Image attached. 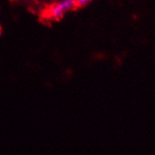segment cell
<instances>
[{
  "instance_id": "6da1fadb",
  "label": "cell",
  "mask_w": 155,
  "mask_h": 155,
  "mask_svg": "<svg viewBox=\"0 0 155 155\" xmlns=\"http://www.w3.org/2000/svg\"><path fill=\"white\" fill-rule=\"evenodd\" d=\"M75 7L74 0H61V1L54 4L50 8L48 15L52 19L58 20L64 16L65 13L70 12Z\"/></svg>"
},
{
  "instance_id": "7a4b0ae2",
  "label": "cell",
  "mask_w": 155,
  "mask_h": 155,
  "mask_svg": "<svg viewBox=\"0 0 155 155\" xmlns=\"http://www.w3.org/2000/svg\"><path fill=\"white\" fill-rule=\"evenodd\" d=\"M75 5H78V6H85L87 4H88L91 0H74Z\"/></svg>"
},
{
  "instance_id": "3957f363",
  "label": "cell",
  "mask_w": 155,
  "mask_h": 155,
  "mask_svg": "<svg viewBox=\"0 0 155 155\" xmlns=\"http://www.w3.org/2000/svg\"><path fill=\"white\" fill-rule=\"evenodd\" d=\"M1 33H2V29H1V25H0V36H1Z\"/></svg>"
}]
</instances>
